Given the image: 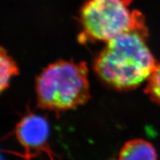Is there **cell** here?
Here are the masks:
<instances>
[{
  "label": "cell",
  "mask_w": 160,
  "mask_h": 160,
  "mask_svg": "<svg viewBox=\"0 0 160 160\" xmlns=\"http://www.w3.org/2000/svg\"><path fill=\"white\" fill-rule=\"evenodd\" d=\"M147 30H133L106 42L93 63L99 79L112 89L127 91L147 81L157 62L146 43Z\"/></svg>",
  "instance_id": "1"
},
{
  "label": "cell",
  "mask_w": 160,
  "mask_h": 160,
  "mask_svg": "<svg viewBox=\"0 0 160 160\" xmlns=\"http://www.w3.org/2000/svg\"><path fill=\"white\" fill-rule=\"evenodd\" d=\"M38 106L57 113L75 109L91 98L88 68L85 62L58 60L36 79Z\"/></svg>",
  "instance_id": "2"
},
{
  "label": "cell",
  "mask_w": 160,
  "mask_h": 160,
  "mask_svg": "<svg viewBox=\"0 0 160 160\" xmlns=\"http://www.w3.org/2000/svg\"><path fill=\"white\" fill-rule=\"evenodd\" d=\"M133 0H89L83 5L80 21L81 42H108L124 33L147 30L142 14L131 11Z\"/></svg>",
  "instance_id": "3"
},
{
  "label": "cell",
  "mask_w": 160,
  "mask_h": 160,
  "mask_svg": "<svg viewBox=\"0 0 160 160\" xmlns=\"http://www.w3.org/2000/svg\"><path fill=\"white\" fill-rule=\"evenodd\" d=\"M15 133L19 142L25 150L26 159H31L39 152H45L51 160H54L48 145L50 126L42 116L28 113L18 122Z\"/></svg>",
  "instance_id": "4"
},
{
  "label": "cell",
  "mask_w": 160,
  "mask_h": 160,
  "mask_svg": "<svg viewBox=\"0 0 160 160\" xmlns=\"http://www.w3.org/2000/svg\"><path fill=\"white\" fill-rule=\"evenodd\" d=\"M119 160H157V153L154 146L147 140L134 139L123 145Z\"/></svg>",
  "instance_id": "5"
},
{
  "label": "cell",
  "mask_w": 160,
  "mask_h": 160,
  "mask_svg": "<svg viewBox=\"0 0 160 160\" xmlns=\"http://www.w3.org/2000/svg\"><path fill=\"white\" fill-rule=\"evenodd\" d=\"M19 68L7 51L0 47V94L8 88L13 77L19 74Z\"/></svg>",
  "instance_id": "6"
},
{
  "label": "cell",
  "mask_w": 160,
  "mask_h": 160,
  "mask_svg": "<svg viewBox=\"0 0 160 160\" xmlns=\"http://www.w3.org/2000/svg\"><path fill=\"white\" fill-rule=\"evenodd\" d=\"M145 93L151 101L160 105V62H157L154 71L147 80Z\"/></svg>",
  "instance_id": "7"
},
{
  "label": "cell",
  "mask_w": 160,
  "mask_h": 160,
  "mask_svg": "<svg viewBox=\"0 0 160 160\" xmlns=\"http://www.w3.org/2000/svg\"><path fill=\"white\" fill-rule=\"evenodd\" d=\"M0 160H4V159H2V157L1 155H0Z\"/></svg>",
  "instance_id": "8"
}]
</instances>
